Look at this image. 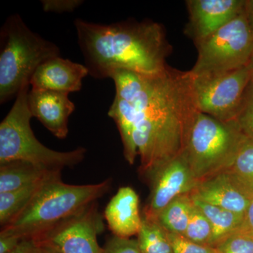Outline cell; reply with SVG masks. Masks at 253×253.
Segmentation results:
<instances>
[{"label":"cell","instance_id":"cell-1","mask_svg":"<svg viewBox=\"0 0 253 253\" xmlns=\"http://www.w3.org/2000/svg\"><path fill=\"white\" fill-rule=\"evenodd\" d=\"M116 95L110 107L121 134L125 158L140 157L145 178L184 153L200 112L190 71L168 66L154 74L118 71L111 75Z\"/></svg>","mask_w":253,"mask_h":253},{"label":"cell","instance_id":"cell-2","mask_svg":"<svg viewBox=\"0 0 253 253\" xmlns=\"http://www.w3.org/2000/svg\"><path fill=\"white\" fill-rule=\"evenodd\" d=\"M78 43L89 76L110 78L118 71L154 74L163 71L171 46L162 25L151 20L99 24L74 21Z\"/></svg>","mask_w":253,"mask_h":253},{"label":"cell","instance_id":"cell-3","mask_svg":"<svg viewBox=\"0 0 253 253\" xmlns=\"http://www.w3.org/2000/svg\"><path fill=\"white\" fill-rule=\"evenodd\" d=\"M111 186V179L84 185L66 184L61 176L50 179L1 232L21 239L35 237L96 202Z\"/></svg>","mask_w":253,"mask_h":253},{"label":"cell","instance_id":"cell-4","mask_svg":"<svg viewBox=\"0 0 253 253\" xmlns=\"http://www.w3.org/2000/svg\"><path fill=\"white\" fill-rule=\"evenodd\" d=\"M61 56L59 46L31 31L19 14L0 30V104L17 96L42 63Z\"/></svg>","mask_w":253,"mask_h":253},{"label":"cell","instance_id":"cell-5","mask_svg":"<svg viewBox=\"0 0 253 253\" xmlns=\"http://www.w3.org/2000/svg\"><path fill=\"white\" fill-rule=\"evenodd\" d=\"M30 83L23 84L14 104L0 124V164L26 161L62 170L77 166L84 160V148L61 152L46 147L38 141L31 126L33 118L28 106Z\"/></svg>","mask_w":253,"mask_h":253},{"label":"cell","instance_id":"cell-6","mask_svg":"<svg viewBox=\"0 0 253 253\" xmlns=\"http://www.w3.org/2000/svg\"><path fill=\"white\" fill-rule=\"evenodd\" d=\"M246 139L234 121L198 113L183 153L195 179L203 180L229 167Z\"/></svg>","mask_w":253,"mask_h":253},{"label":"cell","instance_id":"cell-7","mask_svg":"<svg viewBox=\"0 0 253 253\" xmlns=\"http://www.w3.org/2000/svg\"><path fill=\"white\" fill-rule=\"evenodd\" d=\"M196 46L197 61L189 71L192 76H213L249 66L253 56V33L246 9Z\"/></svg>","mask_w":253,"mask_h":253},{"label":"cell","instance_id":"cell-8","mask_svg":"<svg viewBox=\"0 0 253 253\" xmlns=\"http://www.w3.org/2000/svg\"><path fill=\"white\" fill-rule=\"evenodd\" d=\"M192 77L200 112L230 122L237 114L253 73L249 64L230 72Z\"/></svg>","mask_w":253,"mask_h":253},{"label":"cell","instance_id":"cell-9","mask_svg":"<svg viewBox=\"0 0 253 253\" xmlns=\"http://www.w3.org/2000/svg\"><path fill=\"white\" fill-rule=\"evenodd\" d=\"M96 202L39 235L31 238L61 253H102L97 235L104 231Z\"/></svg>","mask_w":253,"mask_h":253},{"label":"cell","instance_id":"cell-10","mask_svg":"<svg viewBox=\"0 0 253 253\" xmlns=\"http://www.w3.org/2000/svg\"><path fill=\"white\" fill-rule=\"evenodd\" d=\"M146 179L150 183L151 192L144 217L152 219H156L173 200L191 194L199 183L183 154L163 165Z\"/></svg>","mask_w":253,"mask_h":253},{"label":"cell","instance_id":"cell-11","mask_svg":"<svg viewBox=\"0 0 253 253\" xmlns=\"http://www.w3.org/2000/svg\"><path fill=\"white\" fill-rule=\"evenodd\" d=\"M186 32L195 44L235 19L246 9L245 0H189Z\"/></svg>","mask_w":253,"mask_h":253},{"label":"cell","instance_id":"cell-12","mask_svg":"<svg viewBox=\"0 0 253 253\" xmlns=\"http://www.w3.org/2000/svg\"><path fill=\"white\" fill-rule=\"evenodd\" d=\"M68 93L32 89L28 94V106L37 118L56 138L66 139L68 118L76 109Z\"/></svg>","mask_w":253,"mask_h":253},{"label":"cell","instance_id":"cell-13","mask_svg":"<svg viewBox=\"0 0 253 253\" xmlns=\"http://www.w3.org/2000/svg\"><path fill=\"white\" fill-rule=\"evenodd\" d=\"M89 74L84 65L75 63L61 56L42 63L30 81L32 89L68 93L76 92L83 87V81Z\"/></svg>","mask_w":253,"mask_h":253},{"label":"cell","instance_id":"cell-14","mask_svg":"<svg viewBox=\"0 0 253 253\" xmlns=\"http://www.w3.org/2000/svg\"><path fill=\"white\" fill-rule=\"evenodd\" d=\"M110 230L114 236L130 238L139 234L142 218L139 212V196L129 186L120 188L104 212Z\"/></svg>","mask_w":253,"mask_h":253},{"label":"cell","instance_id":"cell-15","mask_svg":"<svg viewBox=\"0 0 253 253\" xmlns=\"http://www.w3.org/2000/svg\"><path fill=\"white\" fill-rule=\"evenodd\" d=\"M189 195L195 201L242 214H245L251 203L223 172L199 181Z\"/></svg>","mask_w":253,"mask_h":253},{"label":"cell","instance_id":"cell-16","mask_svg":"<svg viewBox=\"0 0 253 253\" xmlns=\"http://www.w3.org/2000/svg\"><path fill=\"white\" fill-rule=\"evenodd\" d=\"M61 171L26 161L2 163L0 164V194L59 177Z\"/></svg>","mask_w":253,"mask_h":253},{"label":"cell","instance_id":"cell-17","mask_svg":"<svg viewBox=\"0 0 253 253\" xmlns=\"http://www.w3.org/2000/svg\"><path fill=\"white\" fill-rule=\"evenodd\" d=\"M193 201L204 213L212 226V237L210 243L211 247H217L223 241L239 231L244 221V214L201 201Z\"/></svg>","mask_w":253,"mask_h":253},{"label":"cell","instance_id":"cell-18","mask_svg":"<svg viewBox=\"0 0 253 253\" xmlns=\"http://www.w3.org/2000/svg\"><path fill=\"white\" fill-rule=\"evenodd\" d=\"M236 189L253 200V141L246 137L232 163L222 172Z\"/></svg>","mask_w":253,"mask_h":253},{"label":"cell","instance_id":"cell-19","mask_svg":"<svg viewBox=\"0 0 253 253\" xmlns=\"http://www.w3.org/2000/svg\"><path fill=\"white\" fill-rule=\"evenodd\" d=\"M194 201L189 194L173 200L158 214L156 220L168 233L184 235L189 223Z\"/></svg>","mask_w":253,"mask_h":253},{"label":"cell","instance_id":"cell-20","mask_svg":"<svg viewBox=\"0 0 253 253\" xmlns=\"http://www.w3.org/2000/svg\"><path fill=\"white\" fill-rule=\"evenodd\" d=\"M137 241L141 253H174L167 231L156 219L143 218Z\"/></svg>","mask_w":253,"mask_h":253},{"label":"cell","instance_id":"cell-21","mask_svg":"<svg viewBox=\"0 0 253 253\" xmlns=\"http://www.w3.org/2000/svg\"><path fill=\"white\" fill-rule=\"evenodd\" d=\"M46 181L36 184V185L27 186V187L22 188V189L0 194V224H1V227L9 224L10 221L14 219L18 213L21 212L23 208L29 204L30 201L34 197L35 195Z\"/></svg>","mask_w":253,"mask_h":253},{"label":"cell","instance_id":"cell-22","mask_svg":"<svg viewBox=\"0 0 253 253\" xmlns=\"http://www.w3.org/2000/svg\"><path fill=\"white\" fill-rule=\"evenodd\" d=\"M183 236L196 244L210 246L212 226L204 213L194 203L187 227Z\"/></svg>","mask_w":253,"mask_h":253},{"label":"cell","instance_id":"cell-23","mask_svg":"<svg viewBox=\"0 0 253 253\" xmlns=\"http://www.w3.org/2000/svg\"><path fill=\"white\" fill-rule=\"evenodd\" d=\"M234 123L246 137L253 141V76L245 92Z\"/></svg>","mask_w":253,"mask_h":253},{"label":"cell","instance_id":"cell-24","mask_svg":"<svg viewBox=\"0 0 253 253\" xmlns=\"http://www.w3.org/2000/svg\"><path fill=\"white\" fill-rule=\"evenodd\" d=\"M216 249L219 253H253V239L238 231L218 245Z\"/></svg>","mask_w":253,"mask_h":253},{"label":"cell","instance_id":"cell-25","mask_svg":"<svg viewBox=\"0 0 253 253\" xmlns=\"http://www.w3.org/2000/svg\"><path fill=\"white\" fill-rule=\"evenodd\" d=\"M167 234L174 253H219L216 248L196 244L179 234Z\"/></svg>","mask_w":253,"mask_h":253},{"label":"cell","instance_id":"cell-26","mask_svg":"<svg viewBox=\"0 0 253 253\" xmlns=\"http://www.w3.org/2000/svg\"><path fill=\"white\" fill-rule=\"evenodd\" d=\"M102 253H141L137 240L114 236L106 243Z\"/></svg>","mask_w":253,"mask_h":253},{"label":"cell","instance_id":"cell-27","mask_svg":"<svg viewBox=\"0 0 253 253\" xmlns=\"http://www.w3.org/2000/svg\"><path fill=\"white\" fill-rule=\"evenodd\" d=\"M83 0H42L43 11L46 12H72L83 4Z\"/></svg>","mask_w":253,"mask_h":253},{"label":"cell","instance_id":"cell-28","mask_svg":"<svg viewBox=\"0 0 253 253\" xmlns=\"http://www.w3.org/2000/svg\"><path fill=\"white\" fill-rule=\"evenodd\" d=\"M21 238L7 233L0 232V253H10L21 241Z\"/></svg>","mask_w":253,"mask_h":253},{"label":"cell","instance_id":"cell-29","mask_svg":"<svg viewBox=\"0 0 253 253\" xmlns=\"http://www.w3.org/2000/svg\"><path fill=\"white\" fill-rule=\"evenodd\" d=\"M10 253H41V247L34 239H23L17 247Z\"/></svg>","mask_w":253,"mask_h":253},{"label":"cell","instance_id":"cell-30","mask_svg":"<svg viewBox=\"0 0 253 253\" xmlns=\"http://www.w3.org/2000/svg\"><path fill=\"white\" fill-rule=\"evenodd\" d=\"M239 231L253 239V200L251 201L249 208L245 212L244 221Z\"/></svg>","mask_w":253,"mask_h":253},{"label":"cell","instance_id":"cell-31","mask_svg":"<svg viewBox=\"0 0 253 253\" xmlns=\"http://www.w3.org/2000/svg\"><path fill=\"white\" fill-rule=\"evenodd\" d=\"M246 14L250 27L253 33V0H248L246 4Z\"/></svg>","mask_w":253,"mask_h":253},{"label":"cell","instance_id":"cell-32","mask_svg":"<svg viewBox=\"0 0 253 253\" xmlns=\"http://www.w3.org/2000/svg\"><path fill=\"white\" fill-rule=\"evenodd\" d=\"M41 246V245H40ZM41 253H61L58 252L56 250L51 249V248L47 247V246H41Z\"/></svg>","mask_w":253,"mask_h":253},{"label":"cell","instance_id":"cell-33","mask_svg":"<svg viewBox=\"0 0 253 253\" xmlns=\"http://www.w3.org/2000/svg\"><path fill=\"white\" fill-rule=\"evenodd\" d=\"M250 66H251V70H252L253 76V56L252 59H251V63H250Z\"/></svg>","mask_w":253,"mask_h":253}]
</instances>
